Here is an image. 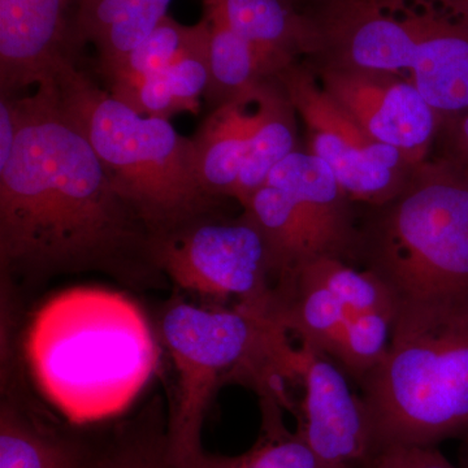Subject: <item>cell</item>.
I'll use <instances>...</instances> for the list:
<instances>
[{"label":"cell","instance_id":"6da1fadb","mask_svg":"<svg viewBox=\"0 0 468 468\" xmlns=\"http://www.w3.org/2000/svg\"><path fill=\"white\" fill-rule=\"evenodd\" d=\"M8 100L17 134L0 165L2 272L155 268L149 229L61 110L52 85Z\"/></svg>","mask_w":468,"mask_h":468},{"label":"cell","instance_id":"7a4b0ae2","mask_svg":"<svg viewBox=\"0 0 468 468\" xmlns=\"http://www.w3.org/2000/svg\"><path fill=\"white\" fill-rule=\"evenodd\" d=\"M158 354L140 307L97 286H75L46 301L24 341L43 399L79 426L124 412L149 383Z\"/></svg>","mask_w":468,"mask_h":468},{"label":"cell","instance_id":"3957f363","mask_svg":"<svg viewBox=\"0 0 468 468\" xmlns=\"http://www.w3.org/2000/svg\"><path fill=\"white\" fill-rule=\"evenodd\" d=\"M61 110L85 135L120 196L153 236L215 218L221 199L205 189L196 144L169 120L144 116L76 66L51 82Z\"/></svg>","mask_w":468,"mask_h":468},{"label":"cell","instance_id":"277c9868","mask_svg":"<svg viewBox=\"0 0 468 468\" xmlns=\"http://www.w3.org/2000/svg\"><path fill=\"white\" fill-rule=\"evenodd\" d=\"M358 384L375 452L468 431V302L399 306L389 349Z\"/></svg>","mask_w":468,"mask_h":468},{"label":"cell","instance_id":"5b68a950","mask_svg":"<svg viewBox=\"0 0 468 468\" xmlns=\"http://www.w3.org/2000/svg\"><path fill=\"white\" fill-rule=\"evenodd\" d=\"M314 61L394 73L443 122L468 112V12L451 0H326Z\"/></svg>","mask_w":468,"mask_h":468},{"label":"cell","instance_id":"8992f818","mask_svg":"<svg viewBox=\"0 0 468 468\" xmlns=\"http://www.w3.org/2000/svg\"><path fill=\"white\" fill-rule=\"evenodd\" d=\"M356 260L399 307L468 302V177L437 156L415 165L401 192L367 207Z\"/></svg>","mask_w":468,"mask_h":468},{"label":"cell","instance_id":"52a82bcc","mask_svg":"<svg viewBox=\"0 0 468 468\" xmlns=\"http://www.w3.org/2000/svg\"><path fill=\"white\" fill-rule=\"evenodd\" d=\"M165 346L176 371V396L167 441L177 466L202 454L203 420L215 390L230 375L245 378L260 394H279L275 381L297 377V350L276 320L236 304L203 309L171 304L160 323Z\"/></svg>","mask_w":468,"mask_h":468},{"label":"cell","instance_id":"ba28073f","mask_svg":"<svg viewBox=\"0 0 468 468\" xmlns=\"http://www.w3.org/2000/svg\"><path fill=\"white\" fill-rule=\"evenodd\" d=\"M154 266L185 291L236 298L272 318L276 277L263 236L245 215L237 221L201 218L151 237Z\"/></svg>","mask_w":468,"mask_h":468},{"label":"cell","instance_id":"9c48e42d","mask_svg":"<svg viewBox=\"0 0 468 468\" xmlns=\"http://www.w3.org/2000/svg\"><path fill=\"white\" fill-rule=\"evenodd\" d=\"M275 79L306 126L309 153L323 160L354 203L366 207L394 198L412 169L399 150L374 140L298 61Z\"/></svg>","mask_w":468,"mask_h":468},{"label":"cell","instance_id":"30bf717a","mask_svg":"<svg viewBox=\"0 0 468 468\" xmlns=\"http://www.w3.org/2000/svg\"><path fill=\"white\" fill-rule=\"evenodd\" d=\"M311 69L374 140L399 150L411 165L426 162L443 119L411 82L394 73L325 61H314Z\"/></svg>","mask_w":468,"mask_h":468},{"label":"cell","instance_id":"8fae6325","mask_svg":"<svg viewBox=\"0 0 468 468\" xmlns=\"http://www.w3.org/2000/svg\"><path fill=\"white\" fill-rule=\"evenodd\" d=\"M81 0H0V97L51 84L76 61Z\"/></svg>","mask_w":468,"mask_h":468},{"label":"cell","instance_id":"7c38bea8","mask_svg":"<svg viewBox=\"0 0 468 468\" xmlns=\"http://www.w3.org/2000/svg\"><path fill=\"white\" fill-rule=\"evenodd\" d=\"M297 377L303 384L298 433L329 468H362L375 454L367 412L347 375L328 356L302 345Z\"/></svg>","mask_w":468,"mask_h":468},{"label":"cell","instance_id":"4fadbf2b","mask_svg":"<svg viewBox=\"0 0 468 468\" xmlns=\"http://www.w3.org/2000/svg\"><path fill=\"white\" fill-rule=\"evenodd\" d=\"M266 185L280 187L300 202L325 257L356 261L358 226L354 202L323 160L295 150L271 172Z\"/></svg>","mask_w":468,"mask_h":468},{"label":"cell","instance_id":"5bb4252c","mask_svg":"<svg viewBox=\"0 0 468 468\" xmlns=\"http://www.w3.org/2000/svg\"><path fill=\"white\" fill-rule=\"evenodd\" d=\"M206 12L218 15L279 69L320 50L315 17L292 0H202Z\"/></svg>","mask_w":468,"mask_h":468},{"label":"cell","instance_id":"9a60e30c","mask_svg":"<svg viewBox=\"0 0 468 468\" xmlns=\"http://www.w3.org/2000/svg\"><path fill=\"white\" fill-rule=\"evenodd\" d=\"M257 89L217 107L193 138L203 186L218 198H232L239 181L257 122Z\"/></svg>","mask_w":468,"mask_h":468},{"label":"cell","instance_id":"2e32d148","mask_svg":"<svg viewBox=\"0 0 468 468\" xmlns=\"http://www.w3.org/2000/svg\"><path fill=\"white\" fill-rule=\"evenodd\" d=\"M294 109L275 77L261 82L257 92V122L232 198L242 208L271 172L297 150V122Z\"/></svg>","mask_w":468,"mask_h":468},{"label":"cell","instance_id":"e0dca14e","mask_svg":"<svg viewBox=\"0 0 468 468\" xmlns=\"http://www.w3.org/2000/svg\"><path fill=\"white\" fill-rule=\"evenodd\" d=\"M172 0H81L82 43H92L100 69L126 57L168 16Z\"/></svg>","mask_w":468,"mask_h":468},{"label":"cell","instance_id":"ac0fdd59","mask_svg":"<svg viewBox=\"0 0 468 468\" xmlns=\"http://www.w3.org/2000/svg\"><path fill=\"white\" fill-rule=\"evenodd\" d=\"M89 442L58 432L39 419L2 403L0 468H85Z\"/></svg>","mask_w":468,"mask_h":468},{"label":"cell","instance_id":"d6986e66","mask_svg":"<svg viewBox=\"0 0 468 468\" xmlns=\"http://www.w3.org/2000/svg\"><path fill=\"white\" fill-rule=\"evenodd\" d=\"M209 24V85L206 97L217 107L243 97L275 77L279 67L223 18L205 11Z\"/></svg>","mask_w":468,"mask_h":468},{"label":"cell","instance_id":"ffe728a7","mask_svg":"<svg viewBox=\"0 0 468 468\" xmlns=\"http://www.w3.org/2000/svg\"><path fill=\"white\" fill-rule=\"evenodd\" d=\"M209 38L206 17L193 27L181 26L165 17L133 51L101 70L110 81V92L125 103L144 80L160 75L185 52L203 45Z\"/></svg>","mask_w":468,"mask_h":468},{"label":"cell","instance_id":"44dd1931","mask_svg":"<svg viewBox=\"0 0 468 468\" xmlns=\"http://www.w3.org/2000/svg\"><path fill=\"white\" fill-rule=\"evenodd\" d=\"M263 432L257 443L237 457H218L203 452L193 463L180 468H329L300 433L284 427L279 399L261 397Z\"/></svg>","mask_w":468,"mask_h":468},{"label":"cell","instance_id":"7402d4cb","mask_svg":"<svg viewBox=\"0 0 468 468\" xmlns=\"http://www.w3.org/2000/svg\"><path fill=\"white\" fill-rule=\"evenodd\" d=\"M85 468H180L165 431L126 430L101 446L89 443Z\"/></svg>","mask_w":468,"mask_h":468},{"label":"cell","instance_id":"603a6c76","mask_svg":"<svg viewBox=\"0 0 468 468\" xmlns=\"http://www.w3.org/2000/svg\"><path fill=\"white\" fill-rule=\"evenodd\" d=\"M165 76L181 112H198L199 97L209 85L208 41L181 55Z\"/></svg>","mask_w":468,"mask_h":468},{"label":"cell","instance_id":"cb8c5ba5","mask_svg":"<svg viewBox=\"0 0 468 468\" xmlns=\"http://www.w3.org/2000/svg\"><path fill=\"white\" fill-rule=\"evenodd\" d=\"M362 468H458L436 446L396 445L380 449Z\"/></svg>","mask_w":468,"mask_h":468},{"label":"cell","instance_id":"d4e9b609","mask_svg":"<svg viewBox=\"0 0 468 468\" xmlns=\"http://www.w3.org/2000/svg\"><path fill=\"white\" fill-rule=\"evenodd\" d=\"M125 104L141 115L165 120L181 112L165 73L144 80Z\"/></svg>","mask_w":468,"mask_h":468},{"label":"cell","instance_id":"484cf974","mask_svg":"<svg viewBox=\"0 0 468 468\" xmlns=\"http://www.w3.org/2000/svg\"><path fill=\"white\" fill-rule=\"evenodd\" d=\"M439 135L443 144L441 158L468 177V112L443 122Z\"/></svg>","mask_w":468,"mask_h":468},{"label":"cell","instance_id":"4316f807","mask_svg":"<svg viewBox=\"0 0 468 468\" xmlns=\"http://www.w3.org/2000/svg\"><path fill=\"white\" fill-rule=\"evenodd\" d=\"M17 122L8 98L0 97V165L11 158L16 141Z\"/></svg>","mask_w":468,"mask_h":468},{"label":"cell","instance_id":"83f0119b","mask_svg":"<svg viewBox=\"0 0 468 468\" xmlns=\"http://www.w3.org/2000/svg\"><path fill=\"white\" fill-rule=\"evenodd\" d=\"M292 2L300 5V7L304 9V11L310 12L311 15H314V12H315L323 3H325L326 0H292Z\"/></svg>","mask_w":468,"mask_h":468},{"label":"cell","instance_id":"f1b7e54d","mask_svg":"<svg viewBox=\"0 0 468 468\" xmlns=\"http://www.w3.org/2000/svg\"><path fill=\"white\" fill-rule=\"evenodd\" d=\"M452 3H454V5H457L458 7L466 9L468 12V0H451Z\"/></svg>","mask_w":468,"mask_h":468}]
</instances>
